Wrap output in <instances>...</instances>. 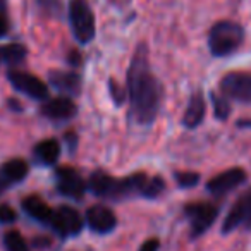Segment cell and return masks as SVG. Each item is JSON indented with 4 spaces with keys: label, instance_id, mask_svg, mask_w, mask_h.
Returning <instances> with one entry per match:
<instances>
[{
    "label": "cell",
    "instance_id": "6da1fadb",
    "mask_svg": "<svg viewBox=\"0 0 251 251\" xmlns=\"http://www.w3.org/2000/svg\"><path fill=\"white\" fill-rule=\"evenodd\" d=\"M164 88L153 76L147 43H140L127 69V98L131 117L140 124H151L160 110Z\"/></svg>",
    "mask_w": 251,
    "mask_h": 251
},
{
    "label": "cell",
    "instance_id": "7a4b0ae2",
    "mask_svg": "<svg viewBox=\"0 0 251 251\" xmlns=\"http://www.w3.org/2000/svg\"><path fill=\"white\" fill-rule=\"evenodd\" d=\"M244 40V29L232 21H220L208 33V49L215 57H226L236 52Z\"/></svg>",
    "mask_w": 251,
    "mask_h": 251
},
{
    "label": "cell",
    "instance_id": "3957f363",
    "mask_svg": "<svg viewBox=\"0 0 251 251\" xmlns=\"http://www.w3.org/2000/svg\"><path fill=\"white\" fill-rule=\"evenodd\" d=\"M69 23L74 38L79 43H90L95 38V14L88 0H71Z\"/></svg>",
    "mask_w": 251,
    "mask_h": 251
},
{
    "label": "cell",
    "instance_id": "277c9868",
    "mask_svg": "<svg viewBox=\"0 0 251 251\" xmlns=\"http://www.w3.org/2000/svg\"><path fill=\"white\" fill-rule=\"evenodd\" d=\"M224 97L237 101L251 103V74L250 73H227L220 81Z\"/></svg>",
    "mask_w": 251,
    "mask_h": 251
},
{
    "label": "cell",
    "instance_id": "5b68a950",
    "mask_svg": "<svg viewBox=\"0 0 251 251\" xmlns=\"http://www.w3.org/2000/svg\"><path fill=\"white\" fill-rule=\"evenodd\" d=\"M251 226V189L239 196L224 220L222 232H232L237 227Z\"/></svg>",
    "mask_w": 251,
    "mask_h": 251
},
{
    "label": "cell",
    "instance_id": "8992f818",
    "mask_svg": "<svg viewBox=\"0 0 251 251\" xmlns=\"http://www.w3.org/2000/svg\"><path fill=\"white\" fill-rule=\"evenodd\" d=\"M184 213L191 224L193 236H200L215 222L219 210L212 203H191L184 208Z\"/></svg>",
    "mask_w": 251,
    "mask_h": 251
},
{
    "label": "cell",
    "instance_id": "52a82bcc",
    "mask_svg": "<svg viewBox=\"0 0 251 251\" xmlns=\"http://www.w3.org/2000/svg\"><path fill=\"white\" fill-rule=\"evenodd\" d=\"M9 81L11 84L21 93L28 95V97L35 98V100H45L49 97V88L40 77L33 76L28 73H21V71H12L9 73Z\"/></svg>",
    "mask_w": 251,
    "mask_h": 251
},
{
    "label": "cell",
    "instance_id": "ba28073f",
    "mask_svg": "<svg viewBox=\"0 0 251 251\" xmlns=\"http://www.w3.org/2000/svg\"><path fill=\"white\" fill-rule=\"evenodd\" d=\"M50 226L59 232L60 236H74L83 229V219L71 206H60L52 213Z\"/></svg>",
    "mask_w": 251,
    "mask_h": 251
},
{
    "label": "cell",
    "instance_id": "9c48e42d",
    "mask_svg": "<svg viewBox=\"0 0 251 251\" xmlns=\"http://www.w3.org/2000/svg\"><path fill=\"white\" fill-rule=\"evenodd\" d=\"M57 189L62 193L64 196L69 198H81L86 191V184H84L83 177L79 172L74 171L71 167H60L57 171Z\"/></svg>",
    "mask_w": 251,
    "mask_h": 251
},
{
    "label": "cell",
    "instance_id": "30bf717a",
    "mask_svg": "<svg viewBox=\"0 0 251 251\" xmlns=\"http://www.w3.org/2000/svg\"><path fill=\"white\" fill-rule=\"evenodd\" d=\"M246 181V172L243 169H229L226 172H220L219 176H215L213 179H210L206 182V189L212 195H226V193L232 191L234 188H237L239 184Z\"/></svg>",
    "mask_w": 251,
    "mask_h": 251
},
{
    "label": "cell",
    "instance_id": "8fae6325",
    "mask_svg": "<svg viewBox=\"0 0 251 251\" xmlns=\"http://www.w3.org/2000/svg\"><path fill=\"white\" fill-rule=\"evenodd\" d=\"M86 222L91 230L100 234H107L115 229L117 226V219H115L114 212L103 205H95L86 212Z\"/></svg>",
    "mask_w": 251,
    "mask_h": 251
},
{
    "label": "cell",
    "instance_id": "7c38bea8",
    "mask_svg": "<svg viewBox=\"0 0 251 251\" xmlns=\"http://www.w3.org/2000/svg\"><path fill=\"white\" fill-rule=\"evenodd\" d=\"M88 188L93 195L101 196V198H119V179H114L112 176L105 174L101 171H97L90 176Z\"/></svg>",
    "mask_w": 251,
    "mask_h": 251
},
{
    "label": "cell",
    "instance_id": "4fadbf2b",
    "mask_svg": "<svg viewBox=\"0 0 251 251\" xmlns=\"http://www.w3.org/2000/svg\"><path fill=\"white\" fill-rule=\"evenodd\" d=\"M42 112L45 117L52 119V121H67V119L76 115L77 108L71 98L59 97V98H53V100L47 101L42 107Z\"/></svg>",
    "mask_w": 251,
    "mask_h": 251
},
{
    "label": "cell",
    "instance_id": "5bb4252c",
    "mask_svg": "<svg viewBox=\"0 0 251 251\" xmlns=\"http://www.w3.org/2000/svg\"><path fill=\"white\" fill-rule=\"evenodd\" d=\"M205 112H206V103H205V98H203V93L201 91H195L191 95V98H189L184 115H182V124L188 129H195V127H198L201 124L203 117H205Z\"/></svg>",
    "mask_w": 251,
    "mask_h": 251
},
{
    "label": "cell",
    "instance_id": "9a60e30c",
    "mask_svg": "<svg viewBox=\"0 0 251 251\" xmlns=\"http://www.w3.org/2000/svg\"><path fill=\"white\" fill-rule=\"evenodd\" d=\"M49 81L57 91L66 95H79L81 91V76L76 73H66V71H52L49 74Z\"/></svg>",
    "mask_w": 251,
    "mask_h": 251
},
{
    "label": "cell",
    "instance_id": "2e32d148",
    "mask_svg": "<svg viewBox=\"0 0 251 251\" xmlns=\"http://www.w3.org/2000/svg\"><path fill=\"white\" fill-rule=\"evenodd\" d=\"M23 208H25V212L28 213L29 217H33V219L38 220V222L50 224V220H52L53 210L50 208L42 198H38V196H28V198L23 201Z\"/></svg>",
    "mask_w": 251,
    "mask_h": 251
},
{
    "label": "cell",
    "instance_id": "e0dca14e",
    "mask_svg": "<svg viewBox=\"0 0 251 251\" xmlns=\"http://www.w3.org/2000/svg\"><path fill=\"white\" fill-rule=\"evenodd\" d=\"M60 155V147L55 140H45L40 141L35 147V157L38 162H42L43 165H53L59 160Z\"/></svg>",
    "mask_w": 251,
    "mask_h": 251
},
{
    "label": "cell",
    "instance_id": "ac0fdd59",
    "mask_svg": "<svg viewBox=\"0 0 251 251\" xmlns=\"http://www.w3.org/2000/svg\"><path fill=\"white\" fill-rule=\"evenodd\" d=\"M26 176H28V164L21 158H12L4 164L0 179L4 182H21Z\"/></svg>",
    "mask_w": 251,
    "mask_h": 251
},
{
    "label": "cell",
    "instance_id": "d6986e66",
    "mask_svg": "<svg viewBox=\"0 0 251 251\" xmlns=\"http://www.w3.org/2000/svg\"><path fill=\"white\" fill-rule=\"evenodd\" d=\"M26 49L23 45H19V43H11V45H5L0 49V59L4 60V62L11 64V66H14V64H21L23 60L26 59Z\"/></svg>",
    "mask_w": 251,
    "mask_h": 251
},
{
    "label": "cell",
    "instance_id": "ffe728a7",
    "mask_svg": "<svg viewBox=\"0 0 251 251\" xmlns=\"http://www.w3.org/2000/svg\"><path fill=\"white\" fill-rule=\"evenodd\" d=\"M4 244L7 251H29L25 237H23L18 230H9L4 237Z\"/></svg>",
    "mask_w": 251,
    "mask_h": 251
},
{
    "label": "cell",
    "instance_id": "44dd1931",
    "mask_svg": "<svg viewBox=\"0 0 251 251\" xmlns=\"http://www.w3.org/2000/svg\"><path fill=\"white\" fill-rule=\"evenodd\" d=\"M210 100H212L213 105V112H215V117L220 119V121H226L230 114V107H229V101L224 95H217L212 93L210 95Z\"/></svg>",
    "mask_w": 251,
    "mask_h": 251
},
{
    "label": "cell",
    "instance_id": "7402d4cb",
    "mask_svg": "<svg viewBox=\"0 0 251 251\" xmlns=\"http://www.w3.org/2000/svg\"><path fill=\"white\" fill-rule=\"evenodd\" d=\"M165 189V182L162 177H148L147 186L143 189V195L141 196H147V198H157L162 191Z\"/></svg>",
    "mask_w": 251,
    "mask_h": 251
},
{
    "label": "cell",
    "instance_id": "603a6c76",
    "mask_svg": "<svg viewBox=\"0 0 251 251\" xmlns=\"http://www.w3.org/2000/svg\"><path fill=\"white\" fill-rule=\"evenodd\" d=\"M176 181L181 188H193L200 182V174H196V172H177Z\"/></svg>",
    "mask_w": 251,
    "mask_h": 251
},
{
    "label": "cell",
    "instance_id": "cb8c5ba5",
    "mask_svg": "<svg viewBox=\"0 0 251 251\" xmlns=\"http://www.w3.org/2000/svg\"><path fill=\"white\" fill-rule=\"evenodd\" d=\"M108 86H110V93H112V98H114V101L117 105H121L122 101L126 100V97H127V93H126L124 90H122L121 86H119L117 83H115L114 79H110V83H108Z\"/></svg>",
    "mask_w": 251,
    "mask_h": 251
},
{
    "label": "cell",
    "instance_id": "d4e9b609",
    "mask_svg": "<svg viewBox=\"0 0 251 251\" xmlns=\"http://www.w3.org/2000/svg\"><path fill=\"white\" fill-rule=\"evenodd\" d=\"M16 212L9 205H0V224H12L16 220Z\"/></svg>",
    "mask_w": 251,
    "mask_h": 251
},
{
    "label": "cell",
    "instance_id": "484cf974",
    "mask_svg": "<svg viewBox=\"0 0 251 251\" xmlns=\"http://www.w3.org/2000/svg\"><path fill=\"white\" fill-rule=\"evenodd\" d=\"M158 250V241L157 239H148L143 246L140 248V251H157Z\"/></svg>",
    "mask_w": 251,
    "mask_h": 251
},
{
    "label": "cell",
    "instance_id": "4316f807",
    "mask_svg": "<svg viewBox=\"0 0 251 251\" xmlns=\"http://www.w3.org/2000/svg\"><path fill=\"white\" fill-rule=\"evenodd\" d=\"M7 31V25H5V21L2 18H0V36L4 35V33Z\"/></svg>",
    "mask_w": 251,
    "mask_h": 251
},
{
    "label": "cell",
    "instance_id": "83f0119b",
    "mask_svg": "<svg viewBox=\"0 0 251 251\" xmlns=\"http://www.w3.org/2000/svg\"><path fill=\"white\" fill-rule=\"evenodd\" d=\"M237 127H251V121H237Z\"/></svg>",
    "mask_w": 251,
    "mask_h": 251
},
{
    "label": "cell",
    "instance_id": "f1b7e54d",
    "mask_svg": "<svg viewBox=\"0 0 251 251\" xmlns=\"http://www.w3.org/2000/svg\"><path fill=\"white\" fill-rule=\"evenodd\" d=\"M71 64H77V62H79V53H77V52H73V55H71Z\"/></svg>",
    "mask_w": 251,
    "mask_h": 251
},
{
    "label": "cell",
    "instance_id": "f546056e",
    "mask_svg": "<svg viewBox=\"0 0 251 251\" xmlns=\"http://www.w3.org/2000/svg\"><path fill=\"white\" fill-rule=\"evenodd\" d=\"M2 189H4V181L0 179V193H2Z\"/></svg>",
    "mask_w": 251,
    "mask_h": 251
}]
</instances>
